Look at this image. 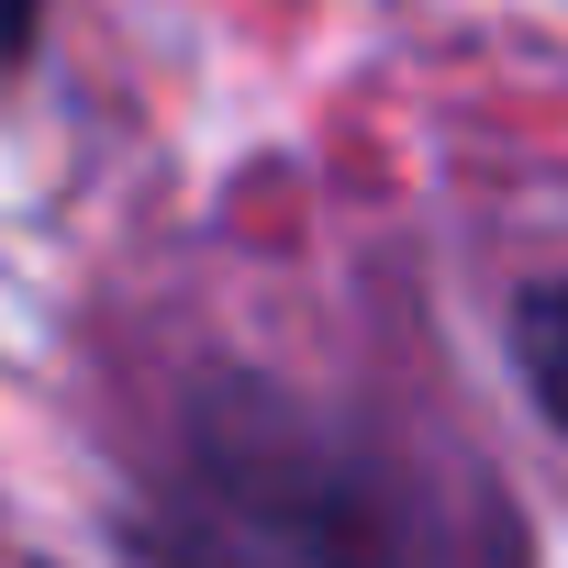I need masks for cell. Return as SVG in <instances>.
<instances>
[{"label":"cell","instance_id":"1","mask_svg":"<svg viewBox=\"0 0 568 568\" xmlns=\"http://www.w3.org/2000/svg\"><path fill=\"white\" fill-rule=\"evenodd\" d=\"M156 568H413V557L357 468L278 424H234L156 490Z\"/></svg>","mask_w":568,"mask_h":568},{"label":"cell","instance_id":"2","mask_svg":"<svg viewBox=\"0 0 568 568\" xmlns=\"http://www.w3.org/2000/svg\"><path fill=\"white\" fill-rule=\"evenodd\" d=\"M513 357H524V379H535L546 424L568 435V278H546V291L513 313Z\"/></svg>","mask_w":568,"mask_h":568},{"label":"cell","instance_id":"3","mask_svg":"<svg viewBox=\"0 0 568 568\" xmlns=\"http://www.w3.org/2000/svg\"><path fill=\"white\" fill-rule=\"evenodd\" d=\"M34 12H45V0H0V57H12V45L34 34Z\"/></svg>","mask_w":568,"mask_h":568}]
</instances>
